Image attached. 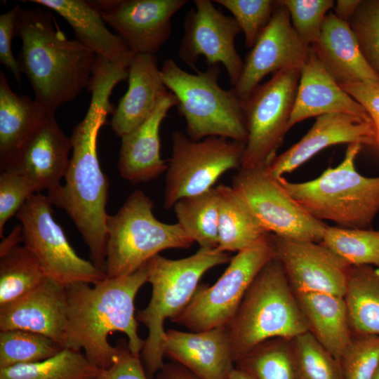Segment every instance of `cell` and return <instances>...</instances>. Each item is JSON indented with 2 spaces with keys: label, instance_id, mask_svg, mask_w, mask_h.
Returning <instances> with one entry per match:
<instances>
[{
  "label": "cell",
  "instance_id": "obj_1",
  "mask_svg": "<svg viewBox=\"0 0 379 379\" xmlns=\"http://www.w3.org/2000/svg\"><path fill=\"white\" fill-rule=\"evenodd\" d=\"M123 81L117 69L95 67L88 86L91 99L88 111L70 137L72 155L65 172V183L47 194L51 204L63 209L74 223L89 249L91 261L105 272L109 182L101 169L97 140L100 128L112 110L109 98Z\"/></svg>",
  "mask_w": 379,
  "mask_h": 379
},
{
  "label": "cell",
  "instance_id": "obj_2",
  "mask_svg": "<svg viewBox=\"0 0 379 379\" xmlns=\"http://www.w3.org/2000/svg\"><path fill=\"white\" fill-rule=\"evenodd\" d=\"M147 282V264L135 272L107 278L93 284L77 282L65 287L68 320L63 348L84 351L100 370L109 368L119 348L108 341L114 332L124 333L132 354L140 357L145 340L138 333L135 298Z\"/></svg>",
  "mask_w": 379,
  "mask_h": 379
},
{
  "label": "cell",
  "instance_id": "obj_3",
  "mask_svg": "<svg viewBox=\"0 0 379 379\" xmlns=\"http://www.w3.org/2000/svg\"><path fill=\"white\" fill-rule=\"evenodd\" d=\"M51 13L22 8L18 34L22 49L18 62L34 94L51 112L88 88L97 55L77 39H68Z\"/></svg>",
  "mask_w": 379,
  "mask_h": 379
},
{
  "label": "cell",
  "instance_id": "obj_4",
  "mask_svg": "<svg viewBox=\"0 0 379 379\" xmlns=\"http://www.w3.org/2000/svg\"><path fill=\"white\" fill-rule=\"evenodd\" d=\"M230 260L228 253L199 248L186 258L169 259L159 254L147 262L152 296L147 306L138 311L136 318L148 331L140 353L148 379H153L164 365L166 319L172 321L185 310L206 272Z\"/></svg>",
  "mask_w": 379,
  "mask_h": 379
},
{
  "label": "cell",
  "instance_id": "obj_5",
  "mask_svg": "<svg viewBox=\"0 0 379 379\" xmlns=\"http://www.w3.org/2000/svg\"><path fill=\"white\" fill-rule=\"evenodd\" d=\"M227 327L234 362L266 340H292L308 331L295 293L276 258L255 277Z\"/></svg>",
  "mask_w": 379,
  "mask_h": 379
},
{
  "label": "cell",
  "instance_id": "obj_6",
  "mask_svg": "<svg viewBox=\"0 0 379 379\" xmlns=\"http://www.w3.org/2000/svg\"><path fill=\"white\" fill-rule=\"evenodd\" d=\"M361 148L359 143L349 144L340 164L313 180H279L314 218L344 228L369 229L379 213V176L367 177L357 171L355 161Z\"/></svg>",
  "mask_w": 379,
  "mask_h": 379
},
{
  "label": "cell",
  "instance_id": "obj_7",
  "mask_svg": "<svg viewBox=\"0 0 379 379\" xmlns=\"http://www.w3.org/2000/svg\"><path fill=\"white\" fill-rule=\"evenodd\" d=\"M196 72L185 71L171 58L160 69L163 81L175 97L178 111L185 120L186 135L194 141L218 136L245 144L248 133L244 102L232 88L220 87L219 65Z\"/></svg>",
  "mask_w": 379,
  "mask_h": 379
},
{
  "label": "cell",
  "instance_id": "obj_8",
  "mask_svg": "<svg viewBox=\"0 0 379 379\" xmlns=\"http://www.w3.org/2000/svg\"><path fill=\"white\" fill-rule=\"evenodd\" d=\"M152 199L140 190L133 192L107 220L105 274L114 278L132 274L162 251L188 248L194 241L176 222L159 221Z\"/></svg>",
  "mask_w": 379,
  "mask_h": 379
},
{
  "label": "cell",
  "instance_id": "obj_9",
  "mask_svg": "<svg viewBox=\"0 0 379 379\" xmlns=\"http://www.w3.org/2000/svg\"><path fill=\"white\" fill-rule=\"evenodd\" d=\"M274 258L269 234L231 258L228 267L215 284L199 285L187 306L171 321L193 332L227 326L255 277Z\"/></svg>",
  "mask_w": 379,
  "mask_h": 379
},
{
  "label": "cell",
  "instance_id": "obj_10",
  "mask_svg": "<svg viewBox=\"0 0 379 379\" xmlns=\"http://www.w3.org/2000/svg\"><path fill=\"white\" fill-rule=\"evenodd\" d=\"M171 142L165 179L166 209L182 198L208 191L225 173L241 166L244 143L218 136L194 141L180 131L173 133Z\"/></svg>",
  "mask_w": 379,
  "mask_h": 379
},
{
  "label": "cell",
  "instance_id": "obj_11",
  "mask_svg": "<svg viewBox=\"0 0 379 379\" xmlns=\"http://www.w3.org/2000/svg\"><path fill=\"white\" fill-rule=\"evenodd\" d=\"M301 69L288 68L272 74L244 101L248 135L241 168H266L276 157L288 131Z\"/></svg>",
  "mask_w": 379,
  "mask_h": 379
},
{
  "label": "cell",
  "instance_id": "obj_12",
  "mask_svg": "<svg viewBox=\"0 0 379 379\" xmlns=\"http://www.w3.org/2000/svg\"><path fill=\"white\" fill-rule=\"evenodd\" d=\"M52 206L47 195L36 193L18 212L23 245L37 258L46 277L64 286L77 282L95 284L104 279V271L72 248L53 216Z\"/></svg>",
  "mask_w": 379,
  "mask_h": 379
},
{
  "label": "cell",
  "instance_id": "obj_13",
  "mask_svg": "<svg viewBox=\"0 0 379 379\" xmlns=\"http://www.w3.org/2000/svg\"><path fill=\"white\" fill-rule=\"evenodd\" d=\"M231 187L268 233L291 240L321 242L328 225L312 217L266 168H239Z\"/></svg>",
  "mask_w": 379,
  "mask_h": 379
},
{
  "label": "cell",
  "instance_id": "obj_14",
  "mask_svg": "<svg viewBox=\"0 0 379 379\" xmlns=\"http://www.w3.org/2000/svg\"><path fill=\"white\" fill-rule=\"evenodd\" d=\"M195 8L189 11L184 21V34L178 51L179 58L195 69L199 57L208 65L222 64L234 87L238 82L244 60L235 47L241 28L233 17L219 11L210 0H194Z\"/></svg>",
  "mask_w": 379,
  "mask_h": 379
},
{
  "label": "cell",
  "instance_id": "obj_15",
  "mask_svg": "<svg viewBox=\"0 0 379 379\" xmlns=\"http://www.w3.org/2000/svg\"><path fill=\"white\" fill-rule=\"evenodd\" d=\"M310 53V47L294 32L287 8L276 1L270 21L246 55L240 78L232 88L244 102L267 75L302 68Z\"/></svg>",
  "mask_w": 379,
  "mask_h": 379
},
{
  "label": "cell",
  "instance_id": "obj_16",
  "mask_svg": "<svg viewBox=\"0 0 379 379\" xmlns=\"http://www.w3.org/2000/svg\"><path fill=\"white\" fill-rule=\"evenodd\" d=\"M106 24L135 54L156 55L171 34V18L187 0L93 1Z\"/></svg>",
  "mask_w": 379,
  "mask_h": 379
},
{
  "label": "cell",
  "instance_id": "obj_17",
  "mask_svg": "<svg viewBox=\"0 0 379 379\" xmlns=\"http://www.w3.org/2000/svg\"><path fill=\"white\" fill-rule=\"evenodd\" d=\"M275 258L295 293H325L345 296L350 265L320 242L271 234Z\"/></svg>",
  "mask_w": 379,
  "mask_h": 379
},
{
  "label": "cell",
  "instance_id": "obj_18",
  "mask_svg": "<svg viewBox=\"0 0 379 379\" xmlns=\"http://www.w3.org/2000/svg\"><path fill=\"white\" fill-rule=\"evenodd\" d=\"M70 149L71 138L58 125L55 113L49 112L3 171L23 176L36 193L45 190L50 194L62 185Z\"/></svg>",
  "mask_w": 379,
  "mask_h": 379
},
{
  "label": "cell",
  "instance_id": "obj_19",
  "mask_svg": "<svg viewBox=\"0 0 379 379\" xmlns=\"http://www.w3.org/2000/svg\"><path fill=\"white\" fill-rule=\"evenodd\" d=\"M343 143L375 146L373 124L350 114L331 113L319 116L307 133L287 150L277 155L266 169L273 177L281 178L322 149Z\"/></svg>",
  "mask_w": 379,
  "mask_h": 379
},
{
  "label": "cell",
  "instance_id": "obj_20",
  "mask_svg": "<svg viewBox=\"0 0 379 379\" xmlns=\"http://www.w3.org/2000/svg\"><path fill=\"white\" fill-rule=\"evenodd\" d=\"M67 320L65 287L48 277L25 295L0 307V331L18 329L37 333L62 347Z\"/></svg>",
  "mask_w": 379,
  "mask_h": 379
},
{
  "label": "cell",
  "instance_id": "obj_21",
  "mask_svg": "<svg viewBox=\"0 0 379 379\" xmlns=\"http://www.w3.org/2000/svg\"><path fill=\"white\" fill-rule=\"evenodd\" d=\"M164 351L202 379H228L235 367L227 326L198 332L168 329Z\"/></svg>",
  "mask_w": 379,
  "mask_h": 379
},
{
  "label": "cell",
  "instance_id": "obj_22",
  "mask_svg": "<svg viewBox=\"0 0 379 379\" xmlns=\"http://www.w3.org/2000/svg\"><path fill=\"white\" fill-rule=\"evenodd\" d=\"M331 113L350 114L372 123L364 108L340 86L310 48L301 69L288 130L306 119Z\"/></svg>",
  "mask_w": 379,
  "mask_h": 379
},
{
  "label": "cell",
  "instance_id": "obj_23",
  "mask_svg": "<svg viewBox=\"0 0 379 379\" xmlns=\"http://www.w3.org/2000/svg\"><path fill=\"white\" fill-rule=\"evenodd\" d=\"M176 105L175 97L169 91L143 123L121 137L118 169L122 178L137 184L166 171L168 164L161 157L159 131L168 112Z\"/></svg>",
  "mask_w": 379,
  "mask_h": 379
},
{
  "label": "cell",
  "instance_id": "obj_24",
  "mask_svg": "<svg viewBox=\"0 0 379 379\" xmlns=\"http://www.w3.org/2000/svg\"><path fill=\"white\" fill-rule=\"evenodd\" d=\"M128 71V90L111 120L114 133L120 138L143 123L169 93L156 55L135 54Z\"/></svg>",
  "mask_w": 379,
  "mask_h": 379
},
{
  "label": "cell",
  "instance_id": "obj_25",
  "mask_svg": "<svg viewBox=\"0 0 379 379\" xmlns=\"http://www.w3.org/2000/svg\"><path fill=\"white\" fill-rule=\"evenodd\" d=\"M310 48L338 84L379 83V76L363 57L350 23L333 11L326 15L320 36Z\"/></svg>",
  "mask_w": 379,
  "mask_h": 379
},
{
  "label": "cell",
  "instance_id": "obj_26",
  "mask_svg": "<svg viewBox=\"0 0 379 379\" xmlns=\"http://www.w3.org/2000/svg\"><path fill=\"white\" fill-rule=\"evenodd\" d=\"M31 2L61 15L73 28L76 39L97 55L114 63H131L135 53L118 34L108 29L93 1L32 0Z\"/></svg>",
  "mask_w": 379,
  "mask_h": 379
},
{
  "label": "cell",
  "instance_id": "obj_27",
  "mask_svg": "<svg viewBox=\"0 0 379 379\" xmlns=\"http://www.w3.org/2000/svg\"><path fill=\"white\" fill-rule=\"evenodd\" d=\"M295 295L308 331L339 361L353 338L345 298L325 293Z\"/></svg>",
  "mask_w": 379,
  "mask_h": 379
},
{
  "label": "cell",
  "instance_id": "obj_28",
  "mask_svg": "<svg viewBox=\"0 0 379 379\" xmlns=\"http://www.w3.org/2000/svg\"><path fill=\"white\" fill-rule=\"evenodd\" d=\"M49 112L35 100L14 93L0 72L1 172Z\"/></svg>",
  "mask_w": 379,
  "mask_h": 379
},
{
  "label": "cell",
  "instance_id": "obj_29",
  "mask_svg": "<svg viewBox=\"0 0 379 379\" xmlns=\"http://www.w3.org/2000/svg\"><path fill=\"white\" fill-rule=\"evenodd\" d=\"M215 187L219 200L218 251L239 252L254 246L270 234L231 186L219 185Z\"/></svg>",
  "mask_w": 379,
  "mask_h": 379
},
{
  "label": "cell",
  "instance_id": "obj_30",
  "mask_svg": "<svg viewBox=\"0 0 379 379\" xmlns=\"http://www.w3.org/2000/svg\"><path fill=\"white\" fill-rule=\"evenodd\" d=\"M344 298L352 333L379 335V265L351 266Z\"/></svg>",
  "mask_w": 379,
  "mask_h": 379
},
{
  "label": "cell",
  "instance_id": "obj_31",
  "mask_svg": "<svg viewBox=\"0 0 379 379\" xmlns=\"http://www.w3.org/2000/svg\"><path fill=\"white\" fill-rule=\"evenodd\" d=\"M218 194L215 187L178 200L173 206L177 223L199 248L217 249Z\"/></svg>",
  "mask_w": 379,
  "mask_h": 379
},
{
  "label": "cell",
  "instance_id": "obj_32",
  "mask_svg": "<svg viewBox=\"0 0 379 379\" xmlns=\"http://www.w3.org/2000/svg\"><path fill=\"white\" fill-rule=\"evenodd\" d=\"M100 371L81 351L63 348L42 361L0 368V379H93Z\"/></svg>",
  "mask_w": 379,
  "mask_h": 379
},
{
  "label": "cell",
  "instance_id": "obj_33",
  "mask_svg": "<svg viewBox=\"0 0 379 379\" xmlns=\"http://www.w3.org/2000/svg\"><path fill=\"white\" fill-rule=\"evenodd\" d=\"M46 277L37 258L24 245L0 255V307L25 295Z\"/></svg>",
  "mask_w": 379,
  "mask_h": 379
},
{
  "label": "cell",
  "instance_id": "obj_34",
  "mask_svg": "<svg viewBox=\"0 0 379 379\" xmlns=\"http://www.w3.org/2000/svg\"><path fill=\"white\" fill-rule=\"evenodd\" d=\"M320 243L350 266L379 265V229L327 226Z\"/></svg>",
  "mask_w": 379,
  "mask_h": 379
},
{
  "label": "cell",
  "instance_id": "obj_35",
  "mask_svg": "<svg viewBox=\"0 0 379 379\" xmlns=\"http://www.w3.org/2000/svg\"><path fill=\"white\" fill-rule=\"evenodd\" d=\"M235 364L256 379H296L291 340H266Z\"/></svg>",
  "mask_w": 379,
  "mask_h": 379
},
{
  "label": "cell",
  "instance_id": "obj_36",
  "mask_svg": "<svg viewBox=\"0 0 379 379\" xmlns=\"http://www.w3.org/2000/svg\"><path fill=\"white\" fill-rule=\"evenodd\" d=\"M63 347L44 335L25 330L0 331V368L52 357Z\"/></svg>",
  "mask_w": 379,
  "mask_h": 379
},
{
  "label": "cell",
  "instance_id": "obj_37",
  "mask_svg": "<svg viewBox=\"0 0 379 379\" xmlns=\"http://www.w3.org/2000/svg\"><path fill=\"white\" fill-rule=\"evenodd\" d=\"M291 345L296 379H344L339 361L309 331Z\"/></svg>",
  "mask_w": 379,
  "mask_h": 379
},
{
  "label": "cell",
  "instance_id": "obj_38",
  "mask_svg": "<svg viewBox=\"0 0 379 379\" xmlns=\"http://www.w3.org/2000/svg\"><path fill=\"white\" fill-rule=\"evenodd\" d=\"M288 10L292 27L299 39L311 47L319 39L333 0H279Z\"/></svg>",
  "mask_w": 379,
  "mask_h": 379
},
{
  "label": "cell",
  "instance_id": "obj_39",
  "mask_svg": "<svg viewBox=\"0 0 379 379\" xmlns=\"http://www.w3.org/2000/svg\"><path fill=\"white\" fill-rule=\"evenodd\" d=\"M350 26L363 57L379 76V0H361Z\"/></svg>",
  "mask_w": 379,
  "mask_h": 379
},
{
  "label": "cell",
  "instance_id": "obj_40",
  "mask_svg": "<svg viewBox=\"0 0 379 379\" xmlns=\"http://www.w3.org/2000/svg\"><path fill=\"white\" fill-rule=\"evenodd\" d=\"M339 362L344 379H373L379 366V335L353 334Z\"/></svg>",
  "mask_w": 379,
  "mask_h": 379
},
{
  "label": "cell",
  "instance_id": "obj_41",
  "mask_svg": "<svg viewBox=\"0 0 379 379\" xmlns=\"http://www.w3.org/2000/svg\"><path fill=\"white\" fill-rule=\"evenodd\" d=\"M233 15L241 32L245 45L251 48L271 20L276 1L272 0H215Z\"/></svg>",
  "mask_w": 379,
  "mask_h": 379
},
{
  "label": "cell",
  "instance_id": "obj_42",
  "mask_svg": "<svg viewBox=\"0 0 379 379\" xmlns=\"http://www.w3.org/2000/svg\"><path fill=\"white\" fill-rule=\"evenodd\" d=\"M36 191L23 176L11 171L0 175V237L4 239L6 222L18 212Z\"/></svg>",
  "mask_w": 379,
  "mask_h": 379
},
{
  "label": "cell",
  "instance_id": "obj_43",
  "mask_svg": "<svg viewBox=\"0 0 379 379\" xmlns=\"http://www.w3.org/2000/svg\"><path fill=\"white\" fill-rule=\"evenodd\" d=\"M22 8L16 4L0 15V62L10 70L18 83H20L22 72L18 60L11 51V42L18 33V20Z\"/></svg>",
  "mask_w": 379,
  "mask_h": 379
},
{
  "label": "cell",
  "instance_id": "obj_44",
  "mask_svg": "<svg viewBox=\"0 0 379 379\" xmlns=\"http://www.w3.org/2000/svg\"><path fill=\"white\" fill-rule=\"evenodd\" d=\"M117 345L119 353L114 364L100 370L93 379H148L140 357L131 353L127 342L121 340Z\"/></svg>",
  "mask_w": 379,
  "mask_h": 379
},
{
  "label": "cell",
  "instance_id": "obj_45",
  "mask_svg": "<svg viewBox=\"0 0 379 379\" xmlns=\"http://www.w3.org/2000/svg\"><path fill=\"white\" fill-rule=\"evenodd\" d=\"M339 85L368 113L375 133V146L379 148V83L368 81Z\"/></svg>",
  "mask_w": 379,
  "mask_h": 379
},
{
  "label": "cell",
  "instance_id": "obj_46",
  "mask_svg": "<svg viewBox=\"0 0 379 379\" xmlns=\"http://www.w3.org/2000/svg\"><path fill=\"white\" fill-rule=\"evenodd\" d=\"M155 379H202L175 361L164 364L157 373Z\"/></svg>",
  "mask_w": 379,
  "mask_h": 379
},
{
  "label": "cell",
  "instance_id": "obj_47",
  "mask_svg": "<svg viewBox=\"0 0 379 379\" xmlns=\"http://www.w3.org/2000/svg\"><path fill=\"white\" fill-rule=\"evenodd\" d=\"M361 0H338L334 5L333 13L340 20L350 23Z\"/></svg>",
  "mask_w": 379,
  "mask_h": 379
},
{
  "label": "cell",
  "instance_id": "obj_48",
  "mask_svg": "<svg viewBox=\"0 0 379 379\" xmlns=\"http://www.w3.org/2000/svg\"><path fill=\"white\" fill-rule=\"evenodd\" d=\"M21 242L22 243V226L18 224L6 238L3 239L0 244V255L6 253L12 248L20 245Z\"/></svg>",
  "mask_w": 379,
  "mask_h": 379
},
{
  "label": "cell",
  "instance_id": "obj_49",
  "mask_svg": "<svg viewBox=\"0 0 379 379\" xmlns=\"http://www.w3.org/2000/svg\"><path fill=\"white\" fill-rule=\"evenodd\" d=\"M228 379H256L251 373L246 371L237 367L233 368L232 372L230 374Z\"/></svg>",
  "mask_w": 379,
  "mask_h": 379
},
{
  "label": "cell",
  "instance_id": "obj_50",
  "mask_svg": "<svg viewBox=\"0 0 379 379\" xmlns=\"http://www.w3.org/2000/svg\"><path fill=\"white\" fill-rule=\"evenodd\" d=\"M373 379H379V366L373 375Z\"/></svg>",
  "mask_w": 379,
  "mask_h": 379
}]
</instances>
